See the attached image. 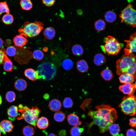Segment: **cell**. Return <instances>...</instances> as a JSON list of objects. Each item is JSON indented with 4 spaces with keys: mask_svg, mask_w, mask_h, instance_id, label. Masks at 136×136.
Segmentation results:
<instances>
[{
    "mask_svg": "<svg viewBox=\"0 0 136 136\" xmlns=\"http://www.w3.org/2000/svg\"><path fill=\"white\" fill-rule=\"evenodd\" d=\"M106 61V59L105 57L101 53L96 54L94 57L93 62L97 66H101L105 63Z\"/></svg>",
    "mask_w": 136,
    "mask_h": 136,
    "instance_id": "cell-23",
    "label": "cell"
},
{
    "mask_svg": "<svg viewBox=\"0 0 136 136\" xmlns=\"http://www.w3.org/2000/svg\"><path fill=\"white\" fill-rule=\"evenodd\" d=\"M43 34L46 39L48 40H51L54 37L56 34V31L53 27H48L45 29Z\"/></svg>",
    "mask_w": 136,
    "mask_h": 136,
    "instance_id": "cell-20",
    "label": "cell"
},
{
    "mask_svg": "<svg viewBox=\"0 0 136 136\" xmlns=\"http://www.w3.org/2000/svg\"><path fill=\"white\" fill-rule=\"evenodd\" d=\"M65 116L64 113L62 111H58L56 112L53 115V118L56 122H60L64 121Z\"/></svg>",
    "mask_w": 136,
    "mask_h": 136,
    "instance_id": "cell-32",
    "label": "cell"
},
{
    "mask_svg": "<svg viewBox=\"0 0 136 136\" xmlns=\"http://www.w3.org/2000/svg\"><path fill=\"white\" fill-rule=\"evenodd\" d=\"M13 41L16 46L21 47L26 44L28 40L24 36L20 34L14 37L13 39Z\"/></svg>",
    "mask_w": 136,
    "mask_h": 136,
    "instance_id": "cell-13",
    "label": "cell"
},
{
    "mask_svg": "<svg viewBox=\"0 0 136 136\" xmlns=\"http://www.w3.org/2000/svg\"><path fill=\"white\" fill-rule=\"evenodd\" d=\"M66 134V131L65 130H62L60 131L59 133V136H65Z\"/></svg>",
    "mask_w": 136,
    "mask_h": 136,
    "instance_id": "cell-44",
    "label": "cell"
},
{
    "mask_svg": "<svg viewBox=\"0 0 136 136\" xmlns=\"http://www.w3.org/2000/svg\"><path fill=\"white\" fill-rule=\"evenodd\" d=\"M17 52L16 48L13 46L8 47L6 50L7 55L10 56L12 57L15 55Z\"/></svg>",
    "mask_w": 136,
    "mask_h": 136,
    "instance_id": "cell-39",
    "label": "cell"
},
{
    "mask_svg": "<svg viewBox=\"0 0 136 136\" xmlns=\"http://www.w3.org/2000/svg\"><path fill=\"white\" fill-rule=\"evenodd\" d=\"M18 108L16 106L13 105L10 106L7 109V114L9 119L12 121H14L18 115Z\"/></svg>",
    "mask_w": 136,
    "mask_h": 136,
    "instance_id": "cell-16",
    "label": "cell"
},
{
    "mask_svg": "<svg viewBox=\"0 0 136 136\" xmlns=\"http://www.w3.org/2000/svg\"><path fill=\"white\" fill-rule=\"evenodd\" d=\"M133 0H127V1L128 3H130L132 1H133Z\"/></svg>",
    "mask_w": 136,
    "mask_h": 136,
    "instance_id": "cell-50",
    "label": "cell"
},
{
    "mask_svg": "<svg viewBox=\"0 0 136 136\" xmlns=\"http://www.w3.org/2000/svg\"><path fill=\"white\" fill-rule=\"evenodd\" d=\"M77 13L79 14H81L82 13V10L81 9H79L77 10Z\"/></svg>",
    "mask_w": 136,
    "mask_h": 136,
    "instance_id": "cell-47",
    "label": "cell"
},
{
    "mask_svg": "<svg viewBox=\"0 0 136 136\" xmlns=\"http://www.w3.org/2000/svg\"><path fill=\"white\" fill-rule=\"evenodd\" d=\"M104 18L105 20L107 22L112 23L116 19L117 15L116 13L112 10L107 11L104 15Z\"/></svg>",
    "mask_w": 136,
    "mask_h": 136,
    "instance_id": "cell-24",
    "label": "cell"
},
{
    "mask_svg": "<svg viewBox=\"0 0 136 136\" xmlns=\"http://www.w3.org/2000/svg\"><path fill=\"white\" fill-rule=\"evenodd\" d=\"M84 130L83 128L75 126L71 129L69 132L71 136H81Z\"/></svg>",
    "mask_w": 136,
    "mask_h": 136,
    "instance_id": "cell-27",
    "label": "cell"
},
{
    "mask_svg": "<svg viewBox=\"0 0 136 136\" xmlns=\"http://www.w3.org/2000/svg\"><path fill=\"white\" fill-rule=\"evenodd\" d=\"M3 44L4 41L3 40L0 38V49L3 47Z\"/></svg>",
    "mask_w": 136,
    "mask_h": 136,
    "instance_id": "cell-45",
    "label": "cell"
},
{
    "mask_svg": "<svg viewBox=\"0 0 136 136\" xmlns=\"http://www.w3.org/2000/svg\"><path fill=\"white\" fill-rule=\"evenodd\" d=\"M73 105V101L71 98L66 97L64 98L63 102V105L64 108H71L72 107Z\"/></svg>",
    "mask_w": 136,
    "mask_h": 136,
    "instance_id": "cell-38",
    "label": "cell"
},
{
    "mask_svg": "<svg viewBox=\"0 0 136 136\" xmlns=\"http://www.w3.org/2000/svg\"><path fill=\"white\" fill-rule=\"evenodd\" d=\"M110 133L112 136L116 135L120 131V127L118 124L113 123L109 127V129Z\"/></svg>",
    "mask_w": 136,
    "mask_h": 136,
    "instance_id": "cell-29",
    "label": "cell"
},
{
    "mask_svg": "<svg viewBox=\"0 0 136 136\" xmlns=\"http://www.w3.org/2000/svg\"><path fill=\"white\" fill-rule=\"evenodd\" d=\"M114 136H124V135L122 133H119L117 135Z\"/></svg>",
    "mask_w": 136,
    "mask_h": 136,
    "instance_id": "cell-49",
    "label": "cell"
},
{
    "mask_svg": "<svg viewBox=\"0 0 136 136\" xmlns=\"http://www.w3.org/2000/svg\"><path fill=\"white\" fill-rule=\"evenodd\" d=\"M49 125L48 119L46 117L42 116L38 119L36 126L39 129H44L47 128Z\"/></svg>",
    "mask_w": 136,
    "mask_h": 136,
    "instance_id": "cell-22",
    "label": "cell"
},
{
    "mask_svg": "<svg viewBox=\"0 0 136 136\" xmlns=\"http://www.w3.org/2000/svg\"><path fill=\"white\" fill-rule=\"evenodd\" d=\"M2 99L1 96L0 95V105L2 104Z\"/></svg>",
    "mask_w": 136,
    "mask_h": 136,
    "instance_id": "cell-48",
    "label": "cell"
},
{
    "mask_svg": "<svg viewBox=\"0 0 136 136\" xmlns=\"http://www.w3.org/2000/svg\"><path fill=\"white\" fill-rule=\"evenodd\" d=\"M18 112L20 113L17 117L18 120L24 119L28 123L36 127L37 121L41 111L37 106L30 108L20 104L18 106Z\"/></svg>",
    "mask_w": 136,
    "mask_h": 136,
    "instance_id": "cell-3",
    "label": "cell"
},
{
    "mask_svg": "<svg viewBox=\"0 0 136 136\" xmlns=\"http://www.w3.org/2000/svg\"><path fill=\"white\" fill-rule=\"evenodd\" d=\"M42 1L43 4L46 6L50 7L54 4L55 0H42Z\"/></svg>",
    "mask_w": 136,
    "mask_h": 136,
    "instance_id": "cell-40",
    "label": "cell"
},
{
    "mask_svg": "<svg viewBox=\"0 0 136 136\" xmlns=\"http://www.w3.org/2000/svg\"><path fill=\"white\" fill-rule=\"evenodd\" d=\"M76 67L78 71L81 73L87 72L89 69V66L87 62L83 59L79 60L77 62Z\"/></svg>",
    "mask_w": 136,
    "mask_h": 136,
    "instance_id": "cell-21",
    "label": "cell"
},
{
    "mask_svg": "<svg viewBox=\"0 0 136 136\" xmlns=\"http://www.w3.org/2000/svg\"><path fill=\"white\" fill-rule=\"evenodd\" d=\"M126 136H136L135 130L132 128L128 129L126 132Z\"/></svg>",
    "mask_w": 136,
    "mask_h": 136,
    "instance_id": "cell-42",
    "label": "cell"
},
{
    "mask_svg": "<svg viewBox=\"0 0 136 136\" xmlns=\"http://www.w3.org/2000/svg\"><path fill=\"white\" fill-rule=\"evenodd\" d=\"M24 73L26 77L32 81H35L40 79L37 72L32 69L28 68L25 69Z\"/></svg>",
    "mask_w": 136,
    "mask_h": 136,
    "instance_id": "cell-12",
    "label": "cell"
},
{
    "mask_svg": "<svg viewBox=\"0 0 136 136\" xmlns=\"http://www.w3.org/2000/svg\"><path fill=\"white\" fill-rule=\"evenodd\" d=\"M105 44L100 47L105 54L108 55H116L119 53L123 46L114 37L108 36L104 40Z\"/></svg>",
    "mask_w": 136,
    "mask_h": 136,
    "instance_id": "cell-5",
    "label": "cell"
},
{
    "mask_svg": "<svg viewBox=\"0 0 136 136\" xmlns=\"http://www.w3.org/2000/svg\"><path fill=\"white\" fill-rule=\"evenodd\" d=\"M1 133H2L1 130V127L0 126V136H1Z\"/></svg>",
    "mask_w": 136,
    "mask_h": 136,
    "instance_id": "cell-51",
    "label": "cell"
},
{
    "mask_svg": "<svg viewBox=\"0 0 136 136\" xmlns=\"http://www.w3.org/2000/svg\"><path fill=\"white\" fill-rule=\"evenodd\" d=\"M129 125L132 127H136V120L135 117L133 118L129 119Z\"/></svg>",
    "mask_w": 136,
    "mask_h": 136,
    "instance_id": "cell-43",
    "label": "cell"
},
{
    "mask_svg": "<svg viewBox=\"0 0 136 136\" xmlns=\"http://www.w3.org/2000/svg\"><path fill=\"white\" fill-rule=\"evenodd\" d=\"M61 104L58 99H54L50 100L48 104V107L50 110L53 112L59 111L61 107Z\"/></svg>",
    "mask_w": 136,
    "mask_h": 136,
    "instance_id": "cell-17",
    "label": "cell"
},
{
    "mask_svg": "<svg viewBox=\"0 0 136 136\" xmlns=\"http://www.w3.org/2000/svg\"><path fill=\"white\" fill-rule=\"evenodd\" d=\"M20 4L22 8L25 10H29L32 7V4L31 0H21Z\"/></svg>",
    "mask_w": 136,
    "mask_h": 136,
    "instance_id": "cell-31",
    "label": "cell"
},
{
    "mask_svg": "<svg viewBox=\"0 0 136 136\" xmlns=\"http://www.w3.org/2000/svg\"><path fill=\"white\" fill-rule=\"evenodd\" d=\"M14 85L15 88L17 90L19 91H22L26 88L27 83L24 79L20 78L15 81Z\"/></svg>",
    "mask_w": 136,
    "mask_h": 136,
    "instance_id": "cell-18",
    "label": "cell"
},
{
    "mask_svg": "<svg viewBox=\"0 0 136 136\" xmlns=\"http://www.w3.org/2000/svg\"><path fill=\"white\" fill-rule=\"evenodd\" d=\"M67 120L69 124L71 125H80L82 124V122L80 120L78 116L74 113H71L68 115Z\"/></svg>",
    "mask_w": 136,
    "mask_h": 136,
    "instance_id": "cell-15",
    "label": "cell"
},
{
    "mask_svg": "<svg viewBox=\"0 0 136 136\" xmlns=\"http://www.w3.org/2000/svg\"><path fill=\"white\" fill-rule=\"evenodd\" d=\"M120 91L124 94L130 95L134 94L136 89L135 83H127L120 85L119 87Z\"/></svg>",
    "mask_w": 136,
    "mask_h": 136,
    "instance_id": "cell-10",
    "label": "cell"
},
{
    "mask_svg": "<svg viewBox=\"0 0 136 136\" xmlns=\"http://www.w3.org/2000/svg\"><path fill=\"white\" fill-rule=\"evenodd\" d=\"M0 126L2 132L4 134L11 131L14 127L11 121L7 120L2 121L0 123Z\"/></svg>",
    "mask_w": 136,
    "mask_h": 136,
    "instance_id": "cell-11",
    "label": "cell"
},
{
    "mask_svg": "<svg viewBox=\"0 0 136 136\" xmlns=\"http://www.w3.org/2000/svg\"><path fill=\"white\" fill-rule=\"evenodd\" d=\"M100 75L105 80L109 81L113 78V74L112 71L107 68L103 70Z\"/></svg>",
    "mask_w": 136,
    "mask_h": 136,
    "instance_id": "cell-26",
    "label": "cell"
},
{
    "mask_svg": "<svg viewBox=\"0 0 136 136\" xmlns=\"http://www.w3.org/2000/svg\"><path fill=\"white\" fill-rule=\"evenodd\" d=\"M6 53L4 56L3 67L4 71L7 72L11 71L14 68V65L11 60L7 56Z\"/></svg>",
    "mask_w": 136,
    "mask_h": 136,
    "instance_id": "cell-19",
    "label": "cell"
},
{
    "mask_svg": "<svg viewBox=\"0 0 136 136\" xmlns=\"http://www.w3.org/2000/svg\"><path fill=\"white\" fill-rule=\"evenodd\" d=\"M43 24L40 21H36L33 22L26 21L24 23L23 27L19 28V33L26 38H33L40 34L43 29Z\"/></svg>",
    "mask_w": 136,
    "mask_h": 136,
    "instance_id": "cell-4",
    "label": "cell"
},
{
    "mask_svg": "<svg viewBox=\"0 0 136 136\" xmlns=\"http://www.w3.org/2000/svg\"><path fill=\"white\" fill-rule=\"evenodd\" d=\"M119 16L121 23L124 22L133 27H135L136 12L131 4H129L121 11Z\"/></svg>",
    "mask_w": 136,
    "mask_h": 136,
    "instance_id": "cell-8",
    "label": "cell"
},
{
    "mask_svg": "<svg viewBox=\"0 0 136 136\" xmlns=\"http://www.w3.org/2000/svg\"><path fill=\"white\" fill-rule=\"evenodd\" d=\"M94 26L95 29L98 31L104 30L106 28V23L103 19H99L95 22Z\"/></svg>",
    "mask_w": 136,
    "mask_h": 136,
    "instance_id": "cell-28",
    "label": "cell"
},
{
    "mask_svg": "<svg viewBox=\"0 0 136 136\" xmlns=\"http://www.w3.org/2000/svg\"><path fill=\"white\" fill-rule=\"evenodd\" d=\"M16 98V95L13 91H8L5 95V98L7 101L9 103H12L15 101Z\"/></svg>",
    "mask_w": 136,
    "mask_h": 136,
    "instance_id": "cell-36",
    "label": "cell"
},
{
    "mask_svg": "<svg viewBox=\"0 0 136 136\" xmlns=\"http://www.w3.org/2000/svg\"><path fill=\"white\" fill-rule=\"evenodd\" d=\"M6 53V50L4 48L0 50V65L3 64L5 54Z\"/></svg>",
    "mask_w": 136,
    "mask_h": 136,
    "instance_id": "cell-41",
    "label": "cell"
},
{
    "mask_svg": "<svg viewBox=\"0 0 136 136\" xmlns=\"http://www.w3.org/2000/svg\"><path fill=\"white\" fill-rule=\"evenodd\" d=\"M136 105V97L133 94L124 97L118 106L125 115L133 116L135 114Z\"/></svg>",
    "mask_w": 136,
    "mask_h": 136,
    "instance_id": "cell-7",
    "label": "cell"
},
{
    "mask_svg": "<svg viewBox=\"0 0 136 136\" xmlns=\"http://www.w3.org/2000/svg\"><path fill=\"white\" fill-rule=\"evenodd\" d=\"M10 13V10L6 1L0 2V15L2 13Z\"/></svg>",
    "mask_w": 136,
    "mask_h": 136,
    "instance_id": "cell-37",
    "label": "cell"
},
{
    "mask_svg": "<svg viewBox=\"0 0 136 136\" xmlns=\"http://www.w3.org/2000/svg\"><path fill=\"white\" fill-rule=\"evenodd\" d=\"M32 56L35 59L38 61H40L43 58L44 54L41 50L37 49L33 51Z\"/></svg>",
    "mask_w": 136,
    "mask_h": 136,
    "instance_id": "cell-35",
    "label": "cell"
},
{
    "mask_svg": "<svg viewBox=\"0 0 136 136\" xmlns=\"http://www.w3.org/2000/svg\"><path fill=\"white\" fill-rule=\"evenodd\" d=\"M72 51L73 54L76 56H81L84 52L82 47L79 44H76L73 45L72 47Z\"/></svg>",
    "mask_w": 136,
    "mask_h": 136,
    "instance_id": "cell-25",
    "label": "cell"
},
{
    "mask_svg": "<svg viewBox=\"0 0 136 136\" xmlns=\"http://www.w3.org/2000/svg\"><path fill=\"white\" fill-rule=\"evenodd\" d=\"M36 71L40 79L45 81H49L53 79L56 74V69L54 64L51 62H45L40 64L38 67Z\"/></svg>",
    "mask_w": 136,
    "mask_h": 136,
    "instance_id": "cell-6",
    "label": "cell"
},
{
    "mask_svg": "<svg viewBox=\"0 0 136 136\" xmlns=\"http://www.w3.org/2000/svg\"><path fill=\"white\" fill-rule=\"evenodd\" d=\"M48 136H57L56 134L53 133H49Z\"/></svg>",
    "mask_w": 136,
    "mask_h": 136,
    "instance_id": "cell-46",
    "label": "cell"
},
{
    "mask_svg": "<svg viewBox=\"0 0 136 136\" xmlns=\"http://www.w3.org/2000/svg\"><path fill=\"white\" fill-rule=\"evenodd\" d=\"M22 132L24 136H33L35 133V129L32 126L27 125L23 128Z\"/></svg>",
    "mask_w": 136,
    "mask_h": 136,
    "instance_id": "cell-30",
    "label": "cell"
},
{
    "mask_svg": "<svg viewBox=\"0 0 136 136\" xmlns=\"http://www.w3.org/2000/svg\"><path fill=\"white\" fill-rule=\"evenodd\" d=\"M135 78L131 74L124 73L120 75L119 79L120 82L122 84L132 83L134 82Z\"/></svg>",
    "mask_w": 136,
    "mask_h": 136,
    "instance_id": "cell-14",
    "label": "cell"
},
{
    "mask_svg": "<svg viewBox=\"0 0 136 136\" xmlns=\"http://www.w3.org/2000/svg\"><path fill=\"white\" fill-rule=\"evenodd\" d=\"M2 20L3 22L6 25H10L14 21V18L10 14H7L4 15L3 17Z\"/></svg>",
    "mask_w": 136,
    "mask_h": 136,
    "instance_id": "cell-34",
    "label": "cell"
},
{
    "mask_svg": "<svg viewBox=\"0 0 136 136\" xmlns=\"http://www.w3.org/2000/svg\"><path fill=\"white\" fill-rule=\"evenodd\" d=\"M96 110H90L88 115L92 119L91 122L87 124L90 129L94 125L99 127V132L103 133L109 129L110 126L117 118L116 110L110 106L102 104L96 106Z\"/></svg>",
    "mask_w": 136,
    "mask_h": 136,
    "instance_id": "cell-1",
    "label": "cell"
},
{
    "mask_svg": "<svg viewBox=\"0 0 136 136\" xmlns=\"http://www.w3.org/2000/svg\"><path fill=\"white\" fill-rule=\"evenodd\" d=\"M73 65L72 61L69 59H64L62 63L63 68L66 70H69L72 69L73 67Z\"/></svg>",
    "mask_w": 136,
    "mask_h": 136,
    "instance_id": "cell-33",
    "label": "cell"
},
{
    "mask_svg": "<svg viewBox=\"0 0 136 136\" xmlns=\"http://www.w3.org/2000/svg\"><path fill=\"white\" fill-rule=\"evenodd\" d=\"M136 56L133 53L123 55L116 62L117 74H129L136 77Z\"/></svg>",
    "mask_w": 136,
    "mask_h": 136,
    "instance_id": "cell-2",
    "label": "cell"
},
{
    "mask_svg": "<svg viewBox=\"0 0 136 136\" xmlns=\"http://www.w3.org/2000/svg\"><path fill=\"white\" fill-rule=\"evenodd\" d=\"M136 36L135 32L130 36L128 40H124L126 43V48L124 49L125 54L129 55L136 52Z\"/></svg>",
    "mask_w": 136,
    "mask_h": 136,
    "instance_id": "cell-9",
    "label": "cell"
}]
</instances>
